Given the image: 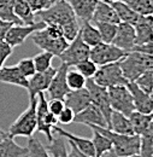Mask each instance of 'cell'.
Returning a JSON list of instances; mask_svg holds the SVG:
<instances>
[{
  "instance_id": "e575fe53",
  "label": "cell",
  "mask_w": 153,
  "mask_h": 157,
  "mask_svg": "<svg viewBox=\"0 0 153 157\" xmlns=\"http://www.w3.org/2000/svg\"><path fill=\"white\" fill-rule=\"evenodd\" d=\"M27 157H51L38 138L30 137L27 146Z\"/></svg>"
},
{
  "instance_id": "d6a6232c",
  "label": "cell",
  "mask_w": 153,
  "mask_h": 157,
  "mask_svg": "<svg viewBox=\"0 0 153 157\" xmlns=\"http://www.w3.org/2000/svg\"><path fill=\"white\" fill-rule=\"evenodd\" d=\"M134 12L140 16H148L153 13V0H122Z\"/></svg>"
},
{
  "instance_id": "ab89813d",
  "label": "cell",
  "mask_w": 153,
  "mask_h": 157,
  "mask_svg": "<svg viewBox=\"0 0 153 157\" xmlns=\"http://www.w3.org/2000/svg\"><path fill=\"white\" fill-rule=\"evenodd\" d=\"M135 83L146 93L152 96L153 91V70H148L146 73H144L142 75H140L139 78L134 81Z\"/></svg>"
},
{
  "instance_id": "74e56055",
  "label": "cell",
  "mask_w": 153,
  "mask_h": 157,
  "mask_svg": "<svg viewBox=\"0 0 153 157\" xmlns=\"http://www.w3.org/2000/svg\"><path fill=\"white\" fill-rule=\"evenodd\" d=\"M54 58V56L47 51H42L38 55L34 56V64H35V69L36 71H45L48 68L52 67V60Z\"/></svg>"
},
{
  "instance_id": "484cf974",
  "label": "cell",
  "mask_w": 153,
  "mask_h": 157,
  "mask_svg": "<svg viewBox=\"0 0 153 157\" xmlns=\"http://www.w3.org/2000/svg\"><path fill=\"white\" fill-rule=\"evenodd\" d=\"M78 34L81 39L83 40V42H86L89 47H93L99 42H101L99 30L96 29V27L93 24L92 21H81Z\"/></svg>"
},
{
  "instance_id": "3957f363",
  "label": "cell",
  "mask_w": 153,
  "mask_h": 157,
  "mask_svg": "<svg viewBox=\"0 0 153 157\" xmlns=\"http://www.w3.org/2000/svg\"><path fill=\"white\" fill-rule=\"evenodd\" d=\"M36 103H38V97L29 99L28 108L10 126L7 131L9 137L30 138L34 136L36 131Z\"/></svg>"
},
{
  "instance_id": "d590c367",
  "label": "cell",
  "mask_w": 153,
  "mask_h": 157,
  "mask_svg": "<svg viewBox=\"0 0 153 157\" xmlns=\"http://www.w3.org/2000/svg\"><path fill=\"white\" fill-rule=\"evenodd\" d=\"M86 80L82 74H80L76 69H68L66 71V83L70 91H76L86 87Z\"/></svg>"
},
{
  "instance_id": "277c9868",
  "label": "cell",
  "mask_w": 153,
  "mask_h": 157,
  "mask_svg": "<svg viewBox=\"0 0 153 157\" xmlns=\"http://www.w3.org/2000/svg\"><path fill=\"white\" fill-rule=\"evenodd\" d=\"M35 17H39V20L46 24H57L62 28L77 21V17L66 0L52 2L48 9L35 13Z\"/></svg>"
},
{
  "instance_id": "d6986e66",
  "label": "cell",
  "mask_w": 153,
  "mask_h": 157,
  "mask_svg": "<svg viewBox=\"0 0 153 157\" xmlns=\"http://www.w3.org/2000/svg\"><path fill=\"white\" fill-rule=\"evenodd\" d=\"M64 103H65V106L70 108L75 114H77L91 104L89 92L86 87L76 91H70L64 97Z\"/></svg>"
},
{
  "instance_id": "5bb4252c",
  "label": "cell",
  "mask_w": 153,
  "mask_h": 157,
  "mask_svg": "<svg viewBox=\"0 0 153 157\" xmlns=\"http://www.w3.org/2000/svg\"><path fill=\"white\" fill-rule=\"evenodd\" d=\"M70 67H68L65 63H62L60 67L57 68V71L46 91L48 93L50 99L64 100V97L70 92V88L68 87V83H66V71Z\"/></svg>"
},
{
  "instance_id": "7a4b0ae2",
  "label": "cell",
  "mask_w": 153,
  "mask_h": 157,
  "mask_svg": "<svg viewBox=\"0 0 153 157\" xmlns=\"http://www.w3.org/2000/svg\"><path fill=\"white\" fill-rule=\"evenodd\" d=\"M89 128H94L101 134L107 137L112 143V152L117 156H132L139 155L140 152V136L136 134H118L112 132L106 127H94L89 126Z\"/></svg>"
},
{
  "instance_id": "1f68e13d",
  "label": "cell",
  "mask_w": 153,
  "mask_h": 157,
  "mask_svg": "<svg viewBox=\"0 0 153 157\" xmlns=\"http://www.w3.org/2000/svg\"><path fill=\"white\" fill-rule=\"evenodd\" d=\"M0 20L12 24H23L15 15L13 0H0Z\"/></svg>"
},
{
  "instance_id": "603a6c76",
  "label": "cell",
  "mask_w": 153,
  "mask_h": 157,
  "mask_svg": "<svg viewBox=\"0 0 153 157\" xmlns=\"http://www.w3.org/2000/svg\"><path fill=\"white\" fill-rule=\"evenodd\" d=\"M75 16L81 21H92L93 12L99 0H66Z\"/></svg>"
},
{
  "instance_id": "681fc988",
  "label": "cell",
  "mask_w": 153,
  "mask_h": 157,
  "mask_svg": "<svg viewBox=\"0 0 153 157\" xmlns=\"http://www.w3.org/2000/svg\"><path fill=\"white\" fill-rule=\"evenodd\" d=\"M7 137H9L7 132H5V131H2V129L0 128V141H2L4 139H6Z\"/></svg>"
},
{
  "instance_id": "30bf717a",
  "label": "cell",
  "mask_w": 153,
  "mask_h": 157,
  "mask_svg": "<svg viewBox=\"0 0 153 157\" xmlns=\"http://www.w3.org/2000/svg\"><path fill=\"white\" fill-rule=\"evenodd\" d=\"M89 50L91 47L83 42L80 34H77L76 38L70 41L66 46V48L58 56L62 63H65L68 67H74L77 63L89 58Z\"/></svg>"
},
{
  "instance_id": "f6af8a7d",
  "label": "cell",
  "mask_w": 153,
  "mask_h": 157,
  "mask_svg": "<svg viewBox=\"0 0 153 157\" xmlns=\"http://www.w3.org/2000/svg\"><path fill=\"white\" fill-rule=\"evenodd\" d=\"M12 50H13V48H12L9 44H6L5 41L0 44V69L5 65L6 59L12 55Z\"/></svg>"
},
{
  "instance_id": "8d00e7d4",
  "label": "cell",
  "mask_w": 153,
  "mask_h": 157,
  "mask_svg": "<svg viewBox=\"0 0 153 157\" xmlns=\"http://www.w3.org/2000/svg\"><path fill=\"white\" fill-rule=\"evenodd\" d=\"M141 157H152L153 155V129L140 136V152Z\"/></svg>"
},
{
  "instance_id": "5b68a950",
  "label": "cell",
  "mask_w": 153,
  "mask_h": 157,
  "mask_svg": "<svg viewBox=\"0 0 153 157\" xmlns=\"http://www.w3.org/2000/svg\"><path fill=\"white\" fill-rule=\"evenodd\" d=\"M38 103H36V131L38 133L45 134L48 143L53 139V128L57 126V116L50 113L47 106V98L45 93H39Z\"/></svg>"
},
{
  "instance_id": "ba28073f",
  "label": "cell",
  "mask_w": 153,
  "mask_h": 157,
  "mask_svg": "<svg viewBox=\"0 0 153 157\" xmlns=\"http://www.w3.org/2000/svg\"><path fill=\"white\" fill-rule=\"evenodd\" d=\"M125 55V51L115 46L114 44L107 42H99L89 50V59L93 60L98 67L114 62H119Z\"/></svg>"
},
{
  "instance_id": "f907efd6",
  "label": "cell",
  "mask_w": 153,
  "mask_h": 157,
  "mask_svg": "<svg viewBox=\"0 0 153 157\" xmlns=\"http://www.w3.org/2000/svg\"><path fill=\"white\" fill-rule=\"evenodd\" d=\"M109 157H141L140 155H132V156H117V155H115L112 151H110L109 152Z\"/></svg>"
},
{
  "instance_id": "83f0119b",
  "label": "cell",
  "mask_w": 153,
  "mask_h": 157,
  "mask_svg": "<svg viewBox=\"0 0 153 157\" xmlns=\"http://www.w3.org/2000/svg\"><path fill=\"white\" fill-rule=\"evenodd\" d=\"M13 11L24 25H32L36 23L35 13L32 11L30 6L25 0H13Z\"/></svg>"
},
{
  "instance_id": "816d5d0a",
  "label": "cell",
  "mask_w": 153,
  "mask_h": 157,
  "mask_svg": "<svg viewBox=\"0 0 153 157\" xmlns=\"http://www.w3.org/2000/svg\"><path fill=\"white\" fill-rule=\"evenodd\" d=\"M101 157H109V154H105V155H103Z\"/></svg>"
},
{
  "instance_id": "cb8c5ba5",
  "label": "cell",
  "mask_w": 153,
  "mask_h": 157,
  "mask_svg": "<svg viewBox=\"0 0 153 157\" xmlns=\"http://www.w3.org/2000/svg\"><path fill=\"white\" fill-rule=\"evenodd\" d=\"M107 128L118 134H134L129 117L115 110H112L111 113Z\"/></svg>"
},
{
  "instance_id": "7c38bea8",
  "label": "cell",
  "mask_w": 153,
  "mask_h": 157,
  "mask_svg": "<svg viewBox=\"0 0 153 157\" xmlns=\"http://www.w3.org/2000/svg\"><path fill=\"white\" fill-rule=\"evenodd\" d=\"M45 25H46V23H43L42 21H39V22L32 24V25L12 24L10 27V29L7 30L4 41L6 44H9L12 48L17 47V46H21L34 32H36L39 29H42Z\"/></svg>"
},
{
  "instance_id": "2e32d148",
  "label": "cell",
  "mask_w": 153,
  "mask_h": 157,
  "mask_svg": "<svg viewBox=\"0 0 153 157\" xmlns=\"http://www.w3.org/2000/svg\"><path fill=\"white\" fill-rule=\"evenodd\" d=\"M127 87L133 97L135 111L141 114H152L153 111V100L152 96L142 91L135 82H128Z\"/></svg>"
},
{
  "instance_id": "60d3db41",
  "label": "cell",
  "mask_w": 153,
  "mask_h": 157,
  "mask_svg": "<svg viewBox=\"0 0 153 157\" xmlns=\"http://www.w3.org/2000/svg\"><path fill=\"white\" fill-rule=\"evenodd\" d=\"M18 70L22 73V75H24L27 78H29L30 76H33L36 73L35 69V64L33 58H23L18 62V64H16Z\"/></svg>"
},
{
  "instance_id": "f1b7e54d",
  "label": "cell",
  "mask_w": 153,
  "mask_h": 157,
  "mask_svg": "<svg viewBox=\"0 0 153 157\" xmlns=\"http://www.w3.org/2000/svg\"><path fill=\"white\" fill-rule=\"evenodd\" d=\"M111 6L115 9L116 13L119 18V22H124V23H129V24H134L136 21L139 20L140 15H137L134 12L127 4H124L122 0H116L110 2Z\"/></svg>"
},
{
  "instance_id": "e0dca14e",
  "label": "cell",
  "mask_w": 153,
  "mask_h": 157,
  "mask_svg": "<svg viewBox=\"0 0 153 157\" xmlns=\"http://www.w3.org/2000/svg\"><path fill=\"white\" fill-rule=\"evenodd\" d=\"M115 46L122 48L125 52H129L132 47L135 45V30L134 27L129 23L119 22L117 24V30L116 35L112 42Z\"/></svg>"
},
{
  "instance_id": "836d02e7",
  "label": "cell",
  "mask_w": 153,
  "mask_h": 157,
  "mask_svg": "<svg viewBox=\"0 0 153 157\" xmlns=\"http://www.w3.org/2000/svg\"><path fill=\"white\" fill-rule=\"evenodd\" d=\"M93 24L95 25L96 29L99 30V34H100V38H101V42L111 44L116 35L117 24L104 23V22H93Z\"/></svg>"
},
{
  "instance_id": "ac0fdd59",
  "label": "cell",
  "mask_w": 153,
  "mask_h": 157,
  "mask_svg": "<svg viewBox=\"0 0 153 157\" xmlns=\"http://www.w3.org/2000/svg\"><path fill=\"white\" fill-rule=\"evenodd\" d=\"M135 30V45L153 42V17L140 16L139 20L133 24Z\"/></svg>"
},
{
  "instance_id": "f546056e",
  "label": "cell",
  "mask_w": 153,
  "mask_h": 157,
  "mask_svg": "<svg viewBox=\"0 0 153 157\" xmlns=\"http://www.w3.org/2000/svg\"><path fill=\"white\" fill-rule=\"evenodd\" d=\"M93 132V137H92V143H93V147L95 151V157H101L105 154H109L112 150V143L107 137H105L104 134H101L99 131H96L94 128H91Z\"/></svg>"
},
{
  "instance_id": "4dcf8cb0",
  "label": "cell",
  "mask_w": 153,
  "mask_h": 157,
  "mask_svg": "<svg viewBox=\"0 0 153 157\" xmlns=\"http://www.w3.org/2000/svg\"><path fill=\"white\" fill-rule=\"evenodd\" d=\"M45 147L51 157H69L66 149V139L60 134L53 137L50 144Z\"/></svg>"
},
{
  "instance_id": "b9f144b4",
  "label": "cell",
  "mask_w": 153,
  "mask_h": 157,
  "mask_svg": "<svg viewBox=\"0 0 153 157\" xmlns=\"http://www.w3.org/2000/svg\"><path fill=\"white\" fill-rule=\"evenodd\" d=\"M28 5L30 6L32 11L34 13H38L40 11H43L51 6V0H25Z\"/></svg>"
},
{
  "instance_id": "bcb514c9",
  "label": "cell",
  "mask_w": 153,
  "mask_h": 157,
  "mask_svg": "<svg viewBox=\"0 0 153 157\" xmlns=\"http://www.w3.org/2000/svg\"><path fill=\"white\" fill-rule=\"evenodd\" d=\"M130 51L142 52V53H147V55H152L153 56V42H150V44H142V45H134V46L132 47Z\"/></svg>"
},
{
  "instance_id": "7dc6e473",
  "label": "cell",
  "mask_w": 153,
  "mask_h": 157,
  "mask_svg": "<svg viewBox=\"0 0 153 157\" xmlns=\"http://www.w3.org/2000/svg\"><path fill=\"white\" fill-rule=\"evenodd\" d=\"M66 141H68L69 147H70V149L68 150V155H69V157H92V156L86 155V154H83V152H81L71 141H69V140H66Z\"/></svg>"
},
{
  "instance_id": "f5cc1de1",
  "label": "cell",
  "mask_w": 153,
  "mask_h": 157,
  "mask_svg": "<svg viewBox=\"0 0 153 157\" xmlns=\"http://www.w3.org/2000/svg\"><path fill=\"white\" fill-rule=\"evenodd\" d=\"M56 1H58V0H51V2H56Z\"/></svg>"
},
{
  "instance_id": "44dd1931",
  "label": "cell",
  "mask_w": 153,
  "mask_h": 157,
  "mask_svg": "<svg viewBox=\"0 0 153 157\" xmlns=\"http://www.w3.org/2000/svg\"><path fill=\"white\" fill-rule=\"evenodd\" d=\"M0 82L18 86L25 90L28 87V78L24 75H22L17 65H10V67L4 65L0 69Z\"/></svg>"
},
{
  "instance_id": "7402d4cb",
  "label": "cell",
  "mask_w": 153,
  "mask_h": 157,
  "mask_svg": "<svg viewBox=\"0 0 153 157\" xmlns=\"http://www.w3.org/2000/svg\"><path fill=\"white\" fill-rule=\"evenodd\" d=\"M92 22H104V23H112L118 24L119 18L116 13L115 9L111 6L110 2L99 0L95 6V10L92 16Z\"/></svg>"
},
{
  "instance_id": "8992f818",
  "label": "cell",
  "mask_w": 153,
  "mask_h": 157,
  "mask_svg": "<svg viewBox=\"0 0 153 157\" xmlns=\"http://www.w3.org/2000/svg\"><path fill=\"white\" fill-rule=\"evenodd\" d=\"M92 78L99 86H103L105 88L128 83L127 78L123 76L119 62H114V63H109V64L98 67V70Z\"/></svg>"
},
{
  "instance_id": "d4e9b609",
  "label": "cell",
  "mask_w": 153,
  "mask_h": 157,
  "mask_svg": "<svg viewBox=\"0 0 153 157\" xmlns=\"http://www.w3.org/2000/svg\"><path fill=\"white\" fill-rule=\"evenodd\" d=\"M129 120L133 127V132L136 136H142L152 129V114H141L133 111L129 115Z\"/></svg>"
},
{
  "instance_id": "ffe728a7",
  "label": "cell",
  "mask_w": 153,
  "mask_h": 157,
  "mask_svg": "<svg viewBox=\"0 0 153 157\" xmlns=\"http://www.w3.org/2000/svg\"><path fill=\"white\" fill-rule=\"evenodd\" d=\"M53 133L60 134V136H63V137L65 138L66 140L71 141L81 152H83V154H86V155H88V156L95 157V151H94L93 143H92L91 139L76 136V134H74V133H71V132H66V131H64L63 128L57 127V126L53 128Z\"/></svg>"
},
{
  "instance_id": "f35d334b",
  "label": "cell",
  "mask_w": 153,
  "mask_h": 157,
  "mask_svg": "<svg viewBox=\"0 0 153 157\" xmlns=\"http://www.w3.org/2000/svg\"><path fill=\"white\" fill-rule=\"evenodd\" d=\"M74 67H75V69H76L77 71L80 74H82L86 78H92L94 76L95 71L98 70V65L89 58L77 63L76 65H74Z\"/></svg>"
},
{
  "instance_id": "ee69618b",
  "label": "cell",
  "mask_w": 153,
  "mask_h": 157,
  "mask_svg": "<svg viewBox=\"0 0 153 157\" xmlns=\"http://www.w3.org/2000/svg\"><path fill=\"white\" fill-rule=\"evenodd\" d=\"M47 106L51 114H53L54 116H58L62 110L65 108V103L63 99H50L47 100Z\"/></svg>"
},
{
  "instance_id": "7bdbcfd3",
  "label": "cell",
  "mask_w": 153,
  "mask_h": 157,
  "mask_svg": "<svg viewBox=\"0 0 153 157\" xmlns=\"http://www.w3.org/2000/svg\"><path fill=\"white\" fill-rule=\"evenodd\" d=\"M74 117H75V113L70 108L65 106L62 110V113L57 116V120H58V123H62V124H71L74 122Z\"/></svg>"
},
{
  "instance_id": "4316f807",
  "label": "cell",
  "mask_w": 153,
  "mask_h": 157,
  "mask_svg": "<svg viewBox=\"0 0 153 157\" xmlns=\"http://www.w3.org/2000/svg\"><path fill=\"white\" fill-rule=\"evenodd\" d=\"M0 157H27V147L15 141V138L7 137L0 141Z\"/></svg>"
},
{
  "instance_id": "4fadbf2b",
  "label": "cell",
  "mask_w": 153,
  "mask_h": 157,
  "mask_svg": "<svg viewBox=\"0 0 153 157\" xmlns=\"http://www.w3.org/2000/svg\"><path fill=\"white\" fill-rule=\"evenodd\" d=\"M57 69L51 67L45 71H36L33 76L28 78L27 91L29 92V99L35 98L39 93H45L54 76Z\"/></svg>"
},
{
  "instance_id": "8fae6325",
  "label": "cell",
  "mask_w": 153,
  "mask_h": 157,
  "mask_svg": "<svg viewBox=\"0 0 153 157\" xmlns=\"http://www.w3.org/2000/svg\"><path fill=\"white\" fill-rule=\"evenodd\" d=\"M30 38L33 40V42L39 46L42 51H47L50 53H52L54 57L59 56L68 46V41L64 38H53L51 35H48L45 29H39L36 32H34Z\"/></svg>"
},
{
  "instance_id": "52a82bcc",
  "label": "cell",
  "mask_w": 153,
  "mask_h": 157,
  "mask_svg": "<svg viewBox=\"0 0 153 157\" xmlns=\"http://www.w3.org/2000/svg\"><path fill=\"white\" fill-rule=\"evenodd\" d=\"M107 93H109L110 105H111L112 110L118 111L128 117L133 111H135L133 97H132L127 85H118V86L109 87Z\"/></svg>"
},
{
  "instance_id": "9a60e30c",
  "label": "cell",
  "mask_w": 153,
  "mask_h": 157,
  "mask_svg": "<svg viewBox=\"0 0 153 157\" xmlns=\"http://www.w3.org/2000/svg\"><path fill=\"white\" fill-rule=\"evenodd\" d=\"M73 123H80V124H86V126H94V127H107L106 120L101 111L96 108L94 104H89L86 109L82 111L75 114L74 122Z\"/></svg>"
},
{
  "instance_id": "6da1fadb",
  "label": "cell",
  "mask_w": 153,
  "mask_h": 157,
  "mask_svg": "<svg viewBox=\"0 0 153 157\" xmlns=\"http://www.w3.org/2000/svg\"><path fill=\"white\" fill-rule=\"evenodd\" d=\"M119 65H121L123 76L127 78V81L134 82L144 73L153 70V57L152 55L129 51L119 60Z\"/></svg>"
},
{
  "instance_id": "9c48e42d",
  "label": "cell",
  "mask_w": 153,
  "mask_h": 157,
  "mask_svg": "<svg viewBox=\"0 0 153 157\" xmlns=\"http://www.w3.org/2000/svg\"><path fill=\"white\" fill-rule=\"evenodd\" d=\"M86 88L89 92L91 103L94 104L101 111V114L104 115V117L106 120V124H109L110 116H111V113H112V108L110 105L107 88H105L103 86H99L93 78H87L86 80Z\"/></svg>"
},
{
  "instance_id": "c3c4849f",
  "label": "cell",
  "mask_w": 153,
  "mask_h": 157,
  "mask_svg": "<svg viewBox=\"0 0 153 157\" xmlns=\"http://www.w3.org/2000/svg\"><path fill=\"white\" fill-rule=\"evenodd\" d=\"M11 25H12V23H9V22L0 20V44L4 42L5 35H6V33H7V30L10 29Z\"/></svg>"
}]
</instances>
